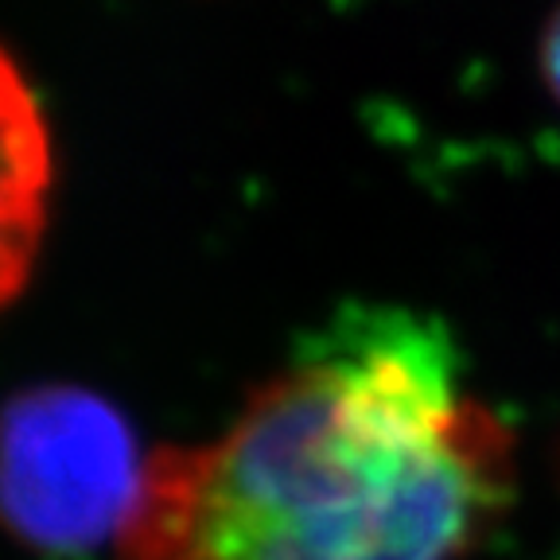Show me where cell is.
I'll return each mask as SVG.
<instances>
[{"mask_svg":"<svg viewBox=\"0 0 560 560\" xmlns=\"http://www.w3.org/2000/svg\"><path fill=\"white\" fill-rule=\"evenodd\" d=\"M517 440L436 319L350 312L210 444L144 464L121 560H467L514 506Z\"/></svg>","mask_w":560,"mask_h":560,"instance_id":"1","label":"cell"},{"mask_svg":"<svg viewBox=\"0 0 560 560\" xmlns=\"http://www.w3.org/2000/svg\"><path fill=\"white\" fill-rule=\"evenodd\" d=\"M140 479L125 420L94 394L44 385L0 417V522L39 549L121 537Z\"/></svg>","mask_w":560,"mask_h":560,"instance_id":"2","label":"cell"},{"mask_svg":"<svg viewBox=\"0 0 560 560\" xmlns=\"http://www.w3.org/2000/svg\"><path fill=\"white\" fill-rule=\"evenodd\" d=\"M51 191V140L16 62L0 51V307L16 300L39 254Z\"/></svg>","mask_w":560,"mask_h":560,"instance_id":"3","label":"cell"},{"mask_svg":"<svg viewBox=\"0 0 560 560\" xmlns=\"http://www.w3.org/2000/svg\"><path fill=\"white\" fill-rule=\"evenodd\" d=\"M537 79H541L545 94L560 114V4L549 12L541 35H537Z\"/></svg>","mask_w":560,"mask_h":560,"instance_id":"4","label":"cell"}]
</instances>
